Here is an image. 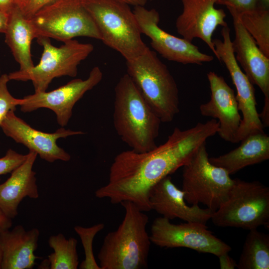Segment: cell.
Wrapping results in <instances>:
<instances>
[{
    "label": "cell",
    "instance_id": "9a60e30c",
    "mask_svg": "<svg viewBox=\"0 0 269 269\" xmlns=\"http://www.w3.org/2000/svg\"><path fill=\"white\" fill-rule=\"evenodd\" d=\"M235 38L232 41L236 59L245 74L263 93L264 104L259 116L264 127H269V58L257 45L237 18L232 15Z\"/></svg>",
    "mask_w": 269,
    "mask_h": 269
},
{
    "label": "cell",
    "instance_id": "2e32d148",
    "mask_svg": "<svg viewBox=\"0 0 269 269\" xmlns=\"http://www.w3.org/2000/svg\"><path fill=\"white\" fill-rule=\"evenodd\" d=\"M182 11L177 17L175 27L182 38L192 42L200 38L217 58L212 36L219 26H228L223 9L215 8V0H181Z\"/></svg>",
    "mask_w": 269,
    "mask_h": 269
},
{
    "label": "cell",
    "instance_id": "5b68a950",
    "mask_svg": "<svg viewBox=\"0 0 269 269\" xmlns=\"http://www.w3.org/2000/svg\"><path fill=\"white\" fill-rule=\"evenodd\" d=\"M127 74L160 119L170 123L179 112V91L166 65L149 47L142 54L126 61Z\"/></svg>",
    "mask_w": 269,
    "mask_h": 269
},
{
    "label": "cell",
    "instance_id": "836d02e7",
    "mask_svg": "<svg viewBox=\"0 0 269 269\" xmlns=\"http://www.w3.org/2000/svg\"><path fill=\"white\" fill-rule=\"evenodd\" d=\"M8 14L0 10V33H4L8 22Z\"/></svg>",
    "mask_w": 269,
    "mask_h": 269
},
{
    "label": "cell",
    "instance_id": "74e56055",
    "mask_svg": "<svg viewBox=\"0 0 269 269\" xmlns=\"http://www.w3.org/2000/svg\"></svg>",
    "mask_w": 269,
    "mask_h": 269
},
{
    "label": "cell",
    "instance_id": "484cf974",
    "mask_svg": "<svg viewBox=\"0 0 269 269\" xmlns=\"http://www.w3.org/2000/svg\"><path fill=\"white\" fill-rule=\"evenodd\" d=\"M105 227L103 223L97 224L90 227L76 226L74 229L79 236L83 246L85 259L80 263V269H101L93 254V242L96 235Z\"/></svg>",
    "mask_w": 269,
    "mask_h": 269
},
{
    "label": "cell",
    "instance_id": "d4e9b609",
    "mask_svg": "<svg viewBox=\"0 0 269 269\" xmlns=\"http://www.w3.org/2000/svg\"><path fill=\"white\" fill-rule=\"evenodd\" d=\"M49 247L54 252L48 256L50 269H77L79 262L77 251V240L66 238L62 233L51 236Z\"/></svg>",
    "mask_w": 269,
    "mask_h": 269
},
{
    "label": "cell",
    "instance_id": "e575fe53",
    "mask_svg": "<svg viewBox=\"0 0 269 269\" xmlns=\"http://www.w3.org/2000/svg\"><path fill=\"white\" fill-rule=\"evenodd\" d=\"M129 5L133 6H144L148 0H118Z\"/></svg>",
    "mask_w": 269,
    "mask_h": 269
},
{
    "label": "cell",
    "instance_id": "ba28073f",
    "mask_svg": "<svg viewBox=\"0 0 269 269\" xmlns=\"http://www.w3.org/2000/svg\"><path fill=\"white\" fill-rule=\"evenodd\" d=\"M37 41L43 47L38 64L26 72L18 70L8 74L9 80L31 81L35 92L46 91L54 78L76 77L78 65L94 50L93 44L75 39L66 41L58 47L53 45L48 38L39 37Z\"/></svg>",
    "mask_w": 269,
    "mask_h": 269
},
{
    "label": "cell",
    "instance_id": "8fae6325",
    "mask_svg": "<svg viewBox=\"0 0 269 269\" xmlns=\"http://www.w3.org/2000/svg\"><path fill=\"white\" fill-rule=\"evenodd\" d=\"M149 235L151 242L161 248H187L217 257L231 248L208 230L205 224L188 222L174 224L163 217L155 218Z\"/></svg>",
    "mask_w": 269,
    "mask_h": 269
},
{
    "label": "cell",
    "instance_id": "ffe728a7",
    "mask_svg": "<svg viewBox=\"0 0 269 269\" xmlns=\"http://www.w3.org/2000/svg\"><path fill=\"white\" fill-rule=\"evenodd\" d=\"M40 232L37 228L25 230L20 225L0 234L3 251L1 269H31L39 257L34 252Z\"/></svg>",
    "mask_w": 269,
    "mask_h": 269
},
{
    "label": "cell",
    "instance_id": "4dcf8cb0",
    "mask_svg": "<svg viewBox=\"0 0 269 269\" xmlns=\"http://www.w3.org/2000/svg\"><path fill=\"white\" fill-rule=\"evenodd\" d=\"M218 257L221 269H234L237 267V263L229 256L228 253H224Z\"/></svg>",
    "mask_w": 269,
    "mask_h": 269
},
{
    "label": "cell",
    "instance_id": "8d00e7d4",
    "mask_svg": "<svg viewBox=\"0 0 269 269\" xmlns=\"http://www.w3.org/2000/svg\"><path fill=\"white\" fill-rule=\"evenodd\" d=\"M2 259H3V251H2L1 243L0 238V269H1V264L2 262Z\"/></svg>",
    "mask_w": 269,
    "mask_h": 269
},
{
    "label": "cell",
    "instance_id": "277c9868",
    "mask_svg": "<svg viewBox=\"0 0 269 269\" xmlns=\"http://www.w3.org/2000/svg\"><path fill=\"white\" fill-rule=\"evenodd\" d=\"M94 20L103 42L132 60L148 48L143 42L135 16L129 5L118 0H81Z\"/></svg>",
    "mask_w": 269,
    "mask_h": 269
},
{
    "label": "cell",
    "instance_id": "7a4b0ae2",
    "mask_svg": "<svg viewBox=\"0 0 269 269\" xmlns=\"http://www.w3.org/2000/svg\"><path fill=\"white\" fill-rule=\"evenodd\" d=\"M161 121L132 80L125 74L115 88L113 124L131 149L143 152L157 146Z\"/></svg>",
    "mask_w": 269,
    "mask_h": 269
},
{
    "label": "cell",
    "instance_id": "d6986e66",
    "mask_svg": "<svg viewBox=\"0 0 269 269\" xmlns=\"http://www.w3.org/2000/svg\"><path fill=\"white\" fill-rule=\"evenodd\" d=\"M37 156L36 152L29 151L25 161L0 184V209L11 219L17 215L18 206L24 198L39 197L36 173L33 170Z\"/></svg>",
    "mask_w": 269,
    "mask_h": 269
},
{
    "label": "cell",
    "instance_id": "44dd1931",
    "mask_svg": "<svg viewBox=\"0 0 269 269\" xmlns=\"http://www.w3.org/2000/svg\"><path fill=\"white\" fill-rule=\"evenodd\" d=\"M240 142L239 147L229 152L209 157L211 163L231 175L246 166L269 159V136L265 133L249 135Z\"/></svg>",
    "mask_w": 269,
    "mask_h": 269
},
{
    "label": "cell",
    "instance_id": "83f0119b",
    "mask_svg": "<svg viewBox=\"0 0 269 269\" xmlns=\"http://www.w3.org/2000/svg\"><path fill=\"white\" fill-rule=\"evenodd\" d=\"M26 157L27 154H20L9 149L4 156L0 158V175L11 173L25 161Z\"/></svg>",
    "mask_w": 269,
    "mask_h": 269
},
{
    "label": "cell",
    "instance_id": "f1b7e54d",
    "mask_svg": "<svg viewBox=\"0 0 269 269\" xmlns=\"http://www.w3.org/2000/svg\"><path fill=\"white\" fill-rule=\"evenodd\" d=\"M56 0H14L15 4L19 8L22 14L30 19L36 13L44 7L50 4Z\"/></svg>",
    "mask_w": 269,
    "mask_h": 269
},
{
    "label": "cell",
    "instance_id": "9c48e42d",
    "mask_svg": "<svg viewBox=\"0 0 269 269\" xmlns=\"http://www.w3.org/2000/svg\"><path fill=\"white\" fill-rule=\"evenodd\" d=\"M36 38L64 42L78 36L101 40V34L81 0H56L30 19Z\"/></svg>",
    "mask_w": 269,
    "mask_h": 269
},
{
    "label": "cell",
    "instance_id": "ac0fdd59",
    "mask_svg": "<svg viewBox=\"0 0 269 269\" xmlns=\"http://www.w3.org/2000/svg\"><path fill=\"white\" fill-rule=\"evenodd\" d=\"M182 190L173 184L168 175L152 187L149 202L151 210L169 220L179 218L188 222L206 225L213 212L207 208H201L198 205H188Z\"/></svg>",
    "mask_w": 269,
    "mask_h": 269
},
{
    "label": "cell",
    "instance_id": "1f68e13d",
    "mask_svg": "<svg viewBox=\"0 0 269 269\" xmlns=\"http://www.w3.org/2000/svg\"><path fill=\"white\" fill-rule=\"evenodd\" d=\"M12 219L8 217L0 209V234L12 226Z\"/></svg>",
    "mask_w": 269,
    "mask_h": 269
},
{
    "label": "cell",
    "instance_id": "cb8c5ba5",
    "mask_svg": "<svg viewBox=\"0 0 269 269\" xmlns=\"http://www.w3.org/2000/svg\"><path fill=\"white\" fill-rule=\"evenodd\" d=\"M229 11L232 16L237 18L259 48L269 58V9L259 6L241 12Z\"/></svg>",
    "mask_w": 269,
    "mask_h": 269
},
{
    "label": "cell",
    "instance_id": "3957f363",
    "mask_svg": "<svg viewBox=\"0 0 269 269\" xmlns=\"http://www.w3.org/2000/svg\"><path fill=\"white\" fill-rule=\"evenodd\" d=\"M125 216L117 229L108 233L98 254L101 269H140L147 267L151 243L148 217L130 201L120 203Z\"/></svg>",
    "mask_w": 269,
    "mask_h": 269
},
{
    "label": "cell",
    "instance_id": "4316f807",
    "mask_svg": "<svg viewBox=\"0 0 269 269\" xmlns=\"http://www.w3.org/2000/svg\"><path fill=\"white\" fill-rule=\"evenodd\" d=\"M9 79L7 74L0 76V125L7 113L10 111L16 110V107L22 102V99L13 97L7 88Z\"/></svg>",
    "mask_w": 269,
    "mask_h": 269
},
{
    "label": "cell",
    "instance_id": "8992f818",
    "mask_svg": "<svg viewBox=\"0 0 269 269\" xmlns=\"http://www.w3.org/2000/svg\"><path fill=\"white\" fill-rule=\"evenodd\" d=\"M227 199L211 219L222 227L247 230L269 227V188L258 181L234 179Z\"/></svg>",
    "mask_w": 269,
    "mask_h": 269
},
{
    "label": "cell",
    "instance_id": "d590c367",
    "mask_svg": "<svg viewBox=\"0 0 269 269\" xmlns=\"http://www.w3.org/2000/svg\"><path fill=\"white\" fill-rule=\"evenodd\" d=\"M259 6L266 9H269V0H259Z\"/></svg>",
    "mask_w": 269,
    "mask_h": 269
},
{
    "label": "cell",
    "instance_id": "6da1fadb",
    "mask_svg": "<svg viewBox=\"0 0 269 269\" xmlns=\"http://www.w3.org/2000/svg\"><path fill=\"white\" fill-rule=\"evenodd\" d=\"M218 129L219 123L214 119L187 130L176 127L164 143L150 150L119 153L110 166L108 183L95 191V196L114 204L130 201L143 212L150 211L152 187L182 167Z\"/></svg>",
    "mask_w": 269,
    "mask_h": 269
},
{
    "label": "cell",
    "instance_id": "7c38bea8",
    "mask_svg": "<svg viewBox=\"0 0 269 269\" xmlns=\"http://www.w3.org/2000/svg\"><path fill=\"white\" fill-rule=\"evenodd\" d=\"M133 12L141 34L149 37L152 48L164 58L183 64L199 65L213 61V56L201 52L192 42L161 29L159 26V14L156 9L135 6Z\"/></svg>",
    "mask_w": 269,
    "mask_h": 269
},
{
    "label": "cell",
    "instance_id": "f35d334b",
    "mask_svg": "<svg viewBox=\"0 0 269 269\" xmlns=\"http://www.w3.org/2000/svg\"></svg>",
    "mask_w": 269,
    "mask_h": 269
},
{
    "label": "cell",
    "instance_id": "e0dca14e",
    "mask_svg": "<svg viewBox=\"0 0 269 269\" xmlns=\"http://www.w3.org/2000/svg\"><path fill=\"white\" fill-rule=\"evenodd\" d=\"M207 76L211 91L210 99L200 105V113L203 116L218 119L217 134L224 140L236 143L242 119L235 92L224 78L215 72L210 71Z\"/></svg>",
    "mask_w": 269,
    "mask_h": 269
},
{
    "label": "cell",
    "instance_id": "f546056e",
    "mask_svg": "<svg viewBox=\"0 0 269 269\" xmlns=\"http://www.w3.org/2000/svg\"><path fill=\"white\" fill-rule=\"evenodd\" d=\"M215 4L225 5L237 12L254 9L259 6V0H215Z\"/></svg>",
    "mask_w": 269,
    "mask_h": 269
},
{
    "label": "cell",
    "instance_id": "4fadbf2b",
    "mask_svg": "<svg viewBox=\"0 0 269 269\" xmlns=\"http://www.w3.org/2000/svg\"><path fill=\"white\" fill-rule=\"evenodd\" d=\"M103 72L98 66L93 67L85 80L75 79L50 92H34L22 98L21 111L27 113L40 108H47L56 115L57 123L66 126L72 115L75 104L88 91L103 79Z\"/></svg>",
    "mask_w": 269,
    "mask_h": 269
},
{
    "label": "cell",
    "instance_id": "d6a6232c",
    "mask_svg": "<svg viewBox=\"0 0 269 269\" xmlns=\"http://www.w3.org/2000/svg\"><path fill=\"white\" fill-rule=\"evenodd\" d=\"M14 5V0H0V10L8 14Z\"/></svg>",
    "mask_w": 269,
    "mask_h": 269
},
{
    "label": "cell",
    "instance_id": "7402d4cb",
    "mask_svg": "<svg viewBox=\"0 0 269 269\" xmlns=\"http://www.w3.org/2000/svg\"><path fill=\"white\" fill-rule=\"evenodd\" d=\"M4 34L5 42L19 65V71L26 72L31 69L34 65L32 60L31 45L36 36L30 20L22 14L15 4L8 14Z\"/></svg>",
    "mask_w": 269,
    "mask_h": 269
},
{
    "label": "cell",
    "instance_id": "5bb4252c",
    "mask_svg": "<svg viewBox=\"0 0 269 269\" xmlns=\"http://www.w3.org/2000/svg\"><path fill=\"white\" fill-rule=\"evenodd\" d=\"M0 127L4 134L16 142L27 147L48 162L56 160L68 161L71 155L57 144V140L74 135L83 134L81 131H73L61 127L54 133H47L32 128L26 122L16 116L14 111H9Z\"/></svg>",
    "mask_w": 269,
    "mask_h": 269
},
{
    "label": "cell",
    "instance_id": "603a6c76",
    "mask_svg": "<svg viewBox=\"0 0 269 269\" xmlns=\"http://www.w3.org/2000/svg\"><path fill=\"white\" fill-rule=\"evenodd\" d=\"M249 231L237 267L239 269H269V235L257 229Z\"/></svg>",
    "mask_w": 269,
    "mask_h": 269
},
{
    "label": "cell",
    "instance_id": "52a82bcc",
    "mask_svg": "<svg viewBox=\"0 0 269 269\" xmlns=\"http://www.w3.org/2000/svg\"><path fill=\"white\" fill-rule=\"evenodd\" d=\"M206 142L182 166V190L186 202L202 204L213 212L227 199L234 180L224 169L209 161Z\"/></svg>",
    "mask_w": 269,
    "mask_h": 269
},
{
    "label": "cell",
    "instance_id": "30bf717a",
    "mask_svg": "<svg viewBox=\"0 0 269 269\" xmlns=\"http://www.w3.org/2000/svg\"><path fill=\"white\" fill-rule=\"evenodd\" d=\"M222 39H213L217 59L222 61L227 69L237 91L238 109L243 118L237 134L236 143L249 135L264 132V127L257 110L255 90L253 84L241 69L233 49L228 26L222 27Z\"/></svg>",
    "mask_w": 269,
    "mask_h": 269
}]
</instances>
